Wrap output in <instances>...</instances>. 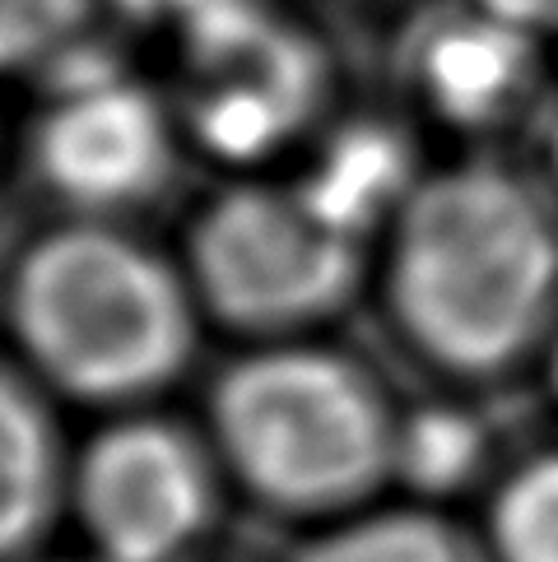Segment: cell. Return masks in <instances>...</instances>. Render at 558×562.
Returning a JSON list of instances; mask_svg holds the SVG:
<instances>
[{
	"instance_id": "cell-7",
	"label": "cell",
	"mask_w": 558,
	"mask_h": 562,
	"mask_svg": "<svg viewBox=\"0 0 558 562\" xmlns=\"http://www.w3.org/2000/svg\"><path fill=\"white\" fill-rule=\"evenodd\" d=\"M187 93L172 103L182 135L210 154L275 149L316 108L326 66L303 33L266 10V0L214 10L187 24Z\"/></svg>"
},
{
	"instance_id": "cell-3",
	"label": "cell",
	"mask_w": 558,
	"mask_h": 562,
	"mask_svg": "<svg viewBox=\"0 0 558 562\" xmlns=\"http://www.w3.org/2000/svg\"><path fill=\"white\" fill-rule=\"evenodd\" d=\"M201 428L237 497L316 530L364 512L395 484L401 405L341 345H247L205 391Z\"/></svg>"
},
{
	"instance_id": "cell-1",
	"label": "cell",
	"mask_w": 558,
	"mask_h": 562,
	"mask_svg": "<svg viewBox=\"0 0 558 562\" xmlns=\"http://www.w3.org/2000/svg\"><path fill=\"white\" fill-rule=\"evenodd\" d=\"M372 284L395 339L451 386L540 363L558 330V191L489 154L424 172L377 237Z\"/></svg>"
},
{
	"instance_id": "cell-8",
	"label": "cell",
	"mask_w": 558,
	"mask_h": 562,
	"mask_svg": "<svg viewBox=\"0 0 558 562\" xmlns=\"http://www.w3.org/2000/svg\"><path fill=\"white\" fill-rule=\"evenodd\" d=\"M540 56V37L484 0H447L410 24L401 79L410 103L447 131L493 135L535 103Z\"/></svg>"
},
{
	"instance_id": "cell-13",
	"label": "cell",
	"mask_w": 558,
	"mask_h": 562,
	"mask_svg": "<svg viewBox=\"0 0 558 562\" xmlns=\"http://www.w3.org/2000/svg\"><path fill=\"white\" fill-rule=\"evenodd\" d=\"M98 0H5V56L14 70L43 66L47 56H66L70 37L89 33ZM116 5V0H108Z\"/></svg>"
},
{
	"instance_id": "cell-16",
	"label": "cell",
	"mask_w": 558,
	"mask_h": 562,
	"mask_svg": "<svg viewBox=\"0 0 558 562\" xmlns=\"http://www.w3.org/2000/svg\"><path fill=\"white\" fill-rule=\"evenodd\" d=\"M540 372H545V381H549V391H554V400H558V330H554V339H549V349H545V358H540Z\"/></svg>"
},
{
	"instance_id": "cell-9",
	"label": "cell",
	"mask_w": 558,
	"mask_h": 562,
	"mask_svg": "<svg viewBox=\"0 0 558 562\" xmlns=\"http://www.w3.org/2000/svg\"><path fill=\"white\" fill-rule=\"evenodd\" d=\"M79 447L66 437L62 400L47 395L29 372L10 363L0 391V553L33 562L47 539L70 520Z\"/></svg>"
},
{
	"instance_id": "cell-5",
	"label": "cell",
	"mask_w": 558,
	"mask_h": 562,
	"mask_svg": "<svg viewBox=\"0 0 558 562\" xmlns=\"http://www.w3.org/2000/svg\"><path fill=\"white\" fill-rule=\"evenodd\" d=\"M228 493L201 424L126 409L79 441L70 526L98 562H191Z\"/></svg>"
},
{
	"instance_id": "cell-15",
	"label": "cell",
	"mask_w": 558,
	"mask_h": 562,
	"mask_svg": "<svg viewBox=\"0 0 558 562\" xmlns=\"http://www.w3.org/2000/svg\"><path fill=\"white\" fill-rule=\"evenodd\" d=\"M545 182L558 191V103L545 116Z\"/></svg>"
},
{
	"instance_id": "cell-17",
	"label": "cell",
	"mask_w": 558,
	"mask_h": 562,
	"mask_svg": "<svg viewBox=\"0 0 558 562\" xmlns=\"http://www.w3.org/2000/svg\"><path fill=\"white\" fill-rule=\"evenodd\" d=\"M33 562H98V558H89V553H79V558H52V553H43V558H33Z\"/></svg>"
},
{
	"instance_id": "cell-6",
	"label": "cell",
	"mask_w": 558,
	"mask_h": 562,
	"mask_svg": "<svg viewBox=\"0 0 558 562\" xmlns=\"http://www.w3.org/2000/svg\"><path fill=\"white\" fill-rule=\"evenodd\" d=\"M182 149L172 103L122 70L47 89L29 122V172L62 218L131 224L172 191Z\"/></svg>"
},
{
	"instance_id": "cell-10",
	"label": "cell",
	"mask_w": 558,
	"mask_h": 562,
	"mask_svg": "<svg viewBox=\"0 0 558 562\" xmlns=\"http://www.w3.org/2000/svg\"><path fill=\"white\" fill-rule=\"evenodd\" d=\"M289 562H493L484 535L433 502H372L303 530Z\"/></svg>"
},
{
	"instance_id": "cell-2",
	"label": "cell",
	"mask_w": 558,
	"mask_h": 562,
	"mask_svg": "<svg viewBox=\"0 0 558 562\" xmlns=\"http://www.w3.org/2000/svg\"><path fill=\"white\" fill-rule=\"evenodd\" d=\"M5 316L14 368L62 405L98 414L158 405L205 335L182 256L103 218L37 228L10 260Z\"/></svg>"
},
{
	"instance_id": "cell-4",
	"label": "cell",
	"mask_w": 558,
	"mask_h": 562,
	"mask_svg": "<svg viewBox=\"0 0 558 562\" xmlns=\"http://www.w3.org/2000/svg\"><path fill=\"white\" fill-rule=\"evenodd\" d=\"M182 266L205 326L237 345L316 339L372 284L368 243L298 182H228L187 224Z\"/></svg>"
},
{
	"instance_id": "cell-12",
	"label": "cell",
	"mask_w": 558,
	"mask_h": 562,
	"mask_svg": "<svg viewBox=\"0 0 558 562\" xmlns=\"http://www.w3.org/2000/svg\"><path fill=\"white\" fill-rule=\"evenodd\" d=\"M489 432L470 409L424 405L401 409V447H395V479H410L418 502L466 488L484 465Z\"/></svg>"
},
{
	"instance_id": "cell-11",
	"label": "cell",
	"mask_w": 558,
	"mask_h": 562,
	"mask_svg": "<svg viewBox=\"0 0 558 562\" xmlns=\"http://www.w3.org/2000/svg\"><path fill=\"white\" fill-rule=\"evenodd\" d=\"M480 535L493 562H558V447L522 456L489 488Z\"/></svg>"
},
{
	"instance_id": "cell-14",
	"label": "cell",
	"mask_w": 558,
	"mask_h": 562,
	"mask_svg": "<svg viewBox=\"0 0 558 562\" xmlns=\"http://www.w3.org/2000/svg\"><path fill=\"white\" fill-rule=\"evenodd\" d=\"M498 14H507L512 24H522L531 37H540L545 47L558 43V0H484Z\"/></svg>"
}]
</instances>
